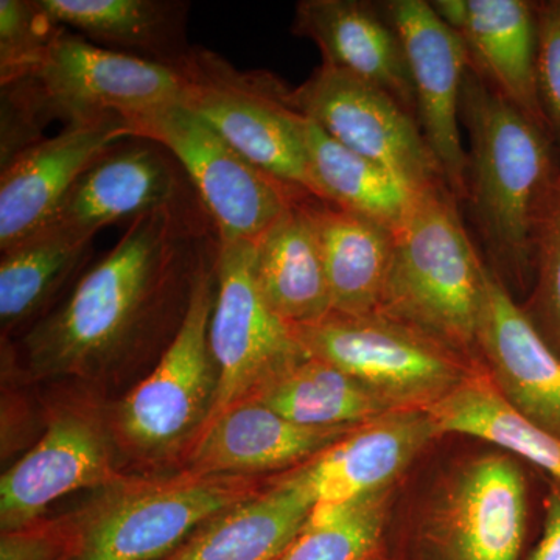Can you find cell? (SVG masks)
Returning <instances> with one entry per match:
<instances>
[{"label":"cell","mask_w":560,"mask_h":560,"mask_svg":"<svg viewBox=\"0 0 560 560\" xmlns=\"http://www.w3.org/2000/svg\"><path fill=\"white\" fill-rule=\"evenodd\" d=\"M219 253L205 208L161 209L131 221L68 300L25 334V371L32 378L94 377L154 346L167 348L198 276Z\"/></svg>","instance_id":"6da1fadb"},{"label":"cell","mask_w":560,"mask_h":560,"mask_svg":"<svg viewBox=\"0 0 560 560\" xmlns=\"http://www.w3.org/2000/svg\"><path fill=\"white\" fill-rule=\"evenodd\" d=\"M378 560H393V559H389V558H383V559H378Z\"/></svg>","instance_id":"e575fe53"},{"label":"cell","mask_w":560,"mask_h":560,"mask_svg":"<svg viewBox=\"0 0 560 560\" xmlns=\"http://www.w3.org/2000/svg\"><path fill=\"white\" fill-rule=\"evenodd\" d=\"M307 198L287 210L254 243L261 294L290 326L313 324L331 313L318 238L304 205Z\"/></svg>","instance_id":"d4e9b609"},{"label":"cell","mask_w":560,"mask_h":560,"mask_svg":"<svg viewBox=\"0 0 560 560\" xmlns=\"http://www.w3.org/2000/svg\"><path fill=\"white\" fill-rule=\"evenodd\" d=\"M117 447L110 420L94 405L75 401L55 408L35 447L2 475V533L31 528L69 493L119 480Z\"/></svg>","instance_id":"7c38bea8"},{"label":"cell","mask_w":560,"mask_h":560,"mask_svg":"<svg viewBox=\"0 0 560 560\" xmlns=\"http://www.w3.org/2000/svg\"><path fill=\"white\" fill-rule=\"evenodd\" d=\"M460 125L470 142L466 202L489 270L508 290L530 291L534 230L558 172V140L471 68L460 95Z\"/></svg>","instance_id":"7a4b0ae2"},{"label":"cell","mask_w":560,"mask_h":560,"mask_svg":"<svg viewBox=\"0 0 560 560\" xmlns=\"http://www.w3.org/2000/svg\"><path fill=\"white\" fill-rule=\"evenodd\" d=\"M95 235L44 228L3 250L0 260L2 334L27 326L43 315L70 278L90 259Z\"/></svg>","instance_id":"4316f807"},{"label":"cell","mask_w":560,"mask_h":560,"mask_svg":"<svg viewBox=\"0 0 560 560\" xmlns=\"http://www.w3.org/2000/svg\"><path fill=\"white\" fill-rule=\"evenodd\" d=\"M55 25L105 49L178 69L191 50L180 0H38Z\"/></svg>","instance_id":"603a6c76"},{"label":"cell","mask_w":560,"mask_h":560,"mask_svg":"<svg viewBox=\"0 0 560 560\" xmlns=\"http://www.w3.org/2000/svg\"><path fill=\"white\" fill-rule=\"evenodd\" d=\"M209 341L219 371V389L209 420L250 399L308 357L293 326L280 318L261 294L254 243L220 245Z\"/></svg>","instance_id":"8fae6325"},{"label":"cell","mask_w":560,"mask_h":560,"mask_svg":"<svg viewBox=\"0 0 560 560\" xmlns=\"http://www.w3.org/2000/svg\"><path fill=\"white\" fill-rule=\"evenodd\" d=\"M528 482L517 456L481 453L453 470L393 560H525Z\"/></svg>","instance_id":"52a82bcc"},{"label":"cell","mask_w":560,"mask_h":560,"mask_svg":"<svg viewBox=\"0 0 560 560\" xmlns=\"http://www.w3.org/2000/svg\"><path fill=\"white\" fill-rule=\"evenodd\" d=\"M488 272L455 195L445 184L427 187L396 230L377 313L481 363L478 326Z\"/></svg>","instance_id":"277c9868"},{"label":"cell","mask_w":560,"mask_h":560,"mask_svg":"<svg viewBox=\"0 0 560 560\" xmlns=\"http://www.w3.org/2000/svg\"><path fill=\"white\" fill-rule=\"evenodd\" d=\"M293 103L331 139L397 173L415 189L445 184L418 120L385 91L320 65L293 90Z\"/></svg>","instance_id":"4fadbf2b"},{"label":"cell","mask_w":560,"mask_h":560,"mask_svg":"<svg viewBox=\"0 0 560 560\" xmlns=\"http://www.w3.org/2000/svg\"><path fill=\"white\" fill-rule=\"evenodd\" d=\"M304 139L313 197L394 231L404 223L420 190L378 162L346 149L308 119Z\"/></svg>","instance_id":"484cf974"},{"label":"cell","mask_w":560,"mask_h":560,"mask_svg":"<svg viewBox=\"0 0 560 560\" xmlns=\"http://www.w3.org/2000/svg\"><path fill=\"white\" fill-rule=\"evenodd\" d=\"M44 125L65 127L109 117L125 120L161 106L183 103L179 69L105 49L61 28L35 69L11 81Z\"/></svg>","instance_id":"9c48e42d"},{"label":"cell","mask_w":560,"mask_h":560,"mask_svg":"<svg viewBox=\"0 0 560 560\" xmlns=\"http://www.w3.org/2000/svg\"><path fill=\"white\" fill-rule=\"evenodd\" d=\"M316 501L302 466L253 499L221 512L164 560H279L300 536Z\"/></svg>","instance_id":"7402d4cb"},{"label":"cell","mask_w":560,"mask_h":560,"mask_svg":"<svg viewBox=\"0 0 560 560\" xmlns=\"http://www.w3.org/2000/svg\"><path fill=\"white\" fill-rule=\"evenodd\" d=\"M381 7L407 54L423 139L445 186L456 200L466 202L469 158L460 136V95L470 69L466 44L431 2L389 0Z\"/></svg>","instance_id":"5bb4252c"},{"label":"cell","mask_w":560,"mask_h":560,"mask_svg":"<svg viewBox=\"0 0 560 560\" xmlns=\"http://www.w3.org/2000/svg\"><path fill=\"white\" fill-rule=\"evenodd\" d=\"M559 164L534 230V280L523 311L560 357V138Z\"/></svg>","instance_id":"4dcf8cb0"},{"label":"cell","mask_w":560,"mask_h":560,"mask_svg":"<svg viewBox=\"0 0 560 560\" xmlns=\"http://www.w3.org/2000/svg\"><path fill=\"white\" fill-rule=\"evenodd\" d=\"M431 5L466 44L470 68L512 106L550 131L540 101L536 2L434 0Z\"/></svg>","instance_id":"ac0fdd59"},{"label":"cell","mask_w":560,"mask_h":560,"mask_svg":"<svg viewBox=\"0 0 560 560\" xmlns=\"http://www.w3.org/2000/svg\"><path fill=\"white\" fill-rule=\"evenodd\" d=\"M250 399L291 422L316 429H352L397 411L352 375L313 357L267 383Z\"/></svg>","instance_id":"83f0119b"},{"label":"cell","mask_w":560,"mask_h":560,"mask_svg":"<svg viewBox=\"0 0 560 560\" xmlns=\"http://www.w3.org/2000/svg\"><path fill=\"white\" fill-rule=\"evenodd\" d=\"M132 138L165 147L189 176L220 245L256 243L290 208L312 197L260 171L183 103L127 120Z\"/></svg>","instance_id":"30bf717a"},{"label":"cell","mask_w":560,"mask_h":560,"mask_svg":"<svg viewBox=\"0 0 560 560\" xmlns=\"http://www.w3.org/2000/svg\"><path fill=\"white\" fill-rule=\"evenodd\" d=\"M525 560H560V482L551 478L544 500L541 533Z\"/></svg>","instance_id":"836d02e7"},{"label":"cell","mask_w":560,"mask_h":560,"mask_svg":"<svg viewBox=\"0 0 560 560\" xmlns=\"http://www.w3.org/2000/svg\"><path fill=\"white\" fill-rule=\"evenodd\" d=\"M539 90L548 128L560 138V0L536 2Z\"/></svg>","instance_id":"d6a6232c"},{"label":"cell","mask_w":560,"mask_h":560,"mask_svg":"<svg viewBox=\"0 0 560 560\" xmlns=\"http://www.w3.org/2000/svg\"><path fill=\"white\" fill-rule=\"evenodd\" d=\"M186 208L205 206L176 158L154 140L130 138L92 162L46 228L97 235L109 224Z\"/></svg>","instance_id":"9a60e30c"},{"label":"cell","mask_w":560,"mask_h":560,"mask_svg":"<svg viewBox=\"0 0 560 560\" xmlns=\"http://www.w3.org/2000/svg\"><path fill=\"white\" fill-rule=\"evenodd\" d=\"M291 33L318 47L320 65L385 91L416 117L407 54L381 5L363 0H301Z\"/></svg>","instance_id":"ffe728a7"},{"label":"cell","mask_w":560,"mask_h":560,"mask_svg":"<svg viewBox=\"0 0 560 560\" xmlns=\"http://www.w3.org/2000/svg\"><path fill=\"white\" fill-rule=\"evenodd\" d=\"M390 489L341 504L313 508L300 536L279 560L388 558L386 525Z\"/></svg>","instance_id":"f546056e"},{"label":"cell","mask_w":560,"mask_h":560,"mask_svg":"<svg viewBox=\"0 0 560 560\" xmlns=\"http://www.w3.org/2000/svg\"><path fill=\"white\" fill-rule=\"evenodd\" d=\"M478 350L493 388L530 425L560 438V357L489 270Z\"/></svg>","instance_id":"e0dca14e"},{"label":"cell","mask_w":560,"mask_h":560,"mask_svg":"<svg viewBox=\"0 0 560 560\" xmlns=\"http://www.w3.org/2000/svg\"><path fill=\"white\" fill-rule=\"evenodd\" d=\"M441 434L427 410H397L363 423L302 466L315 506L341 504L390 489Z\"/></svg>","instance_id":"44dd1931"},{"label":"cell","mask_w":560,"mask_h":560,"mask_svg":"<svg viewBox=\"0 0 560 560\" xmlns=\"http://www.w3.org/2000/svg\"><path fill=\"white\" fill-rule=\"evenodd\" d=\"M323 257L331 313L377 312L393 261L396 231L318 198L304 202Z\"/></svg>","instance_id":"cb8c5ba5"},{"label":"cell","mask_w":560,"mask_h":560,"mask_svg":"<svg viewBox=\"0 0 560 560\" xmlns=\"http://www.w3.org/2000/svg\"><path fill=\"white\" fill-rule=\"evenodd\" d=\"M272 480L186 469L121 475L80 510L49 521L55 560H164L202 523L253 499Z\"/></svg>","instance_id":"3957f363"},{"label":"cell","mask_w":560,"mask_h":560,"mask_svg":"<svg viewBox=\"0 0 560 560\" xmlns=\"http://www.w3.org/2000/svg\"><path fill=\"white\" fill-rule=\"evenodd\" d=\"M308 357L352 375L393 410H429L485 370L481 363L382 313L293 326Z\"/></svg>","instance_id":"8992f818"},{"label":"cell","mask_w":560,"mask_h":560,"mask_svg":"<svg viewBox=\"0 0 560 560\" xmlns=\"http://www.w3.org/2000/svg\"><path fill=\"white\" fill-rule=\"evenodd\" d=\"M353 429L300 425L260 401L243 400L209 420L179 464L202 475L264 477L311 463Z\"/></svg>","instance_id":"d6986e66"},{"label":"cell","mask_w":560,"mask_h":560,"mask_svg":"<svg viewBox=\"0 0 560 560\" xmlns=\"http://www.w3.org/2000/svg\"><path fill=\"white\" fill-rule=\"evenodd\" d=\"M132 138L124 117L65 127L25 150L0 175V249L46 228L92 162Z\"/></svg>","instance_id":"2e32d148"},{"label":"cell","mask_w":560,"mask_h":560,"mask_svg":"<svg viewBox=\"0 0 560 560\" xmlns=\"http://www.w3.org/2000/svg\"><path fill=\"white\" fill-rule=\"evenodd\" d=\"M215 296L217 260L198 276L183 324L156 368L109 416L117 445L130 458L149 464L183 458L212 415L219 389L209 341Z\"/></svg>","instance_id":"5b68a950"},{"label":"cell","mask_w":560,"mask_h":560,"mask_svg":"<svg viewBox=\"0 0 560 560\" xmlns=\"http://www.w3.org/2000/svg\"><path fill=\"white\" fill-rule=\"evenodd\" d=\"M62 27L49 20L38 0H0V81L24 79Z\"/></svg>","instance_id":"1f68e13d"},{"label":"cell","mask_w":560,"mask_h":560,"mask_svg":"<svg viewBox=\"0 0 560 560\" xmlns=\"http://www.w3.org/2000/svg\"><path fill=\"white\" fill-rule=\"evenodd\" d=\"M442 433L464 434L495 445L547 471L560 482V438L530 425L512 410L485 371L427 410Z\"/></svg>","instance_id":"f1b7e54d"},{"label":"cell","mask_w":560,"mask_h":560,"mask_svg":"<svg viewBox=\"0 0 560 560\" xmlns=\"http://www.w3.org/2000/svg\"><path fill=\"white\" fill-rule=\"evenodd\" d=\"M178 69L186 81L183 105L260 171L313 197L307 119L293 91L267 70H238L205 47H191Z\"/></svg>","instance_id":"ba28073f"}]
</instances>
